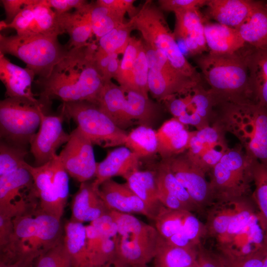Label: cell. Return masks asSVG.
Masks as SVG:
<instances>
[{"mask_svg": "<svg viewBox=\"0 0 267 267\" xmlns=\"http://www.w3.org/2000/svg\"><path fill=\"white\" fill-rule=\"evenodd\" d=\"M98 45L88 43L69 50L46 78H38L40 99L46 104L52 99L64 102L88 101L96 104L105 83L94 61Z\"/></svg>", "mask_w": 267, "mask_h": 267, "instance_id": "1", "label": "cell"}, {"mask_svg": "<svg viewBox=\"0 0 267 267\" xmlns=\"http://www.w3.org/2000/svg\"><path fill=\"white\" fill-rule=\"evenodd\" d=\"M248 45L232 53L209 52L197 56L195 62L209 86L217 105L222 103L252 102L247 62Z\"/></svg>", "mask_w": 267, "mask_h": 267, "instance_id": "2", "label": "cell"}, {"mask_svg": "<svg viewBox=\"0 0 267 267\" xmlns=\"http://www.w3.org/2000/svg\"><path fill=\"white\" fill-rule=\"evenodd\" d=\"M213 123L234 135L249 158L267 166V107L253 102L222 103Z\"/></svg>", "mask_w": 267, "mask_h": 267, "instance_id": "3", "label": "cell"}, {"mask_svg": "<svg viewBox=\"0 0 267 267\" xmlns=\"http://www.w3.org/2000/svg\"><path fill=\"white\" fill-rule=\"evenodd\" d=\"M13 222V234L7 246L0 251V258L38 257L63 236L61 220L40 210L18 216Z\"/></svg>", "mask_w": 267, "mask_h": 267, "instance_id": "4", "label": "cell"}, {"mask_svg": "<svg viewBox=\"0 0 267 267\" xmlns=\"http://www.w3.org/2000/svg\"><path fill=\"white\" fill-rule=\"evenodd\" d=\"M135 30L143 41L154 49L162 51L173 66L182 74L202 82L201 75L191 64L179 48L163 11L152 0H146L134 17Z\"/></svg>", "mask_w": 267, "mask_h": 267, "instance_id": "5", "label": "cell"}, {"mask_svg": "<svg viewBox=\"0 0 267 267\" xmlns=\"http://www.w3.org/2000/svg\"><path fill=\"white\" fill-rule=\"evenodd\" d=\"M57 35L5 36L0 34V53L14 56L26 64L38 78H46L69 50Z\"/></svg>", "mask_w": 267, "mask_h": 267, "instance_id": "6", "label": "cell"}, {"mask_svg": "<svg viewBox=\"0 0 267 267\" xmlns=\"http://www.w3.org/2000/svg\"><path fill=\"white\" fill-rule=\"evenodd\" d=\"M109 213L118 226L117 257L132 267L147 266L154 259L162 236L155 227L132 214Z\"/></svg>", "mask_w": 267, "mask_h": 267, "instance_id": "7", "label": "cell"}, {"mask_svg": "<svg viewBox=\"0 0 267 267\" xmlns=\"http://www.w3.org/2000/svg\"><path fill=\"white\" fill-rule=\"evenodd\" d=\"M46 104L29 99L6 97L0 102L1 140L26 146L38 131Z\"/></svg>", "mask_w": 267, "mask_h": 267, "instance_id": "8", "label": "cell"}, {"mask_svg": "<svg viewBox=\"0 0 267 267\" xmlns=\"http://www.w3.org/2000/svg\"><path fill=\"white\" fill-rule=\"evenodd\" d=\"M61 113L73 120L93 145L103 148L125 145L128 133L118 127L97 104L88 101L64 102Z\"/></svg>", "mask_w": 267, "mask_h": 267, "instance_id": "9", "label": "cell"}, {"mask_svg": "<svg viewBox=\"0 0 267 267\" xmlns=\"http://www.w3.org/2000/svg\"><path fill=\"white\" fill-rule=\"evenodd\" d=\"M215 201L228 202L247 196L252 181L250 163L241 151L226 152L208 173Z\"/></svg>", "mask_w": 267, "mask_h": 267, "instance_id": "10", "label": "cell"}, {"mask_svg": "<svg viewBox=\"0 0 267 267\" xmlns=\"http://www.w3.org/2000/svg\"><path fill=\"white\" fill-rule=\"evenodd\" d=\"M39 209L33 178L27 169L0 176V214L14 218Z\"/></svg>", "mask_w": 267, "mask_h": 267, "instance_id": "11", "label": "cell"}, {"mask_svg": "<svg viewBox=\"0 0 267 267\" xmlns=\"http://www.w3.org/2000/svg\"><path fill=\"white\" fill-rule=\"evenodd\" d=\"M58 154L61 163L69 176L80 183L95 178L97 163L93 144L76 128Z\"/></svg>", "mask_w": 267, "mask_h": 267, "instance_id": "12", "label": "cell"}, {"mask_svg": "<svg viewBox=\"0 0 267 267\" xmlns=\"http://www.w3.org/2000/svg\"><path fill=\"white\" fill-rule=\"evenodd\" d=\"M188 192L199 210L214 204L210 182L206 174L189 158L186 151L163 160Z\"/></svg>", "mask_w": 267, "mask_h": 267, "instance_id": "13", "label": "cell"}, {"mask_svg": "<svg viewBox=\"0 0 267 267\" xmlns=\"http://www.w3.org/2000/svg\"><path fill=\"white\" fill-rule=\"evenodd\" d=\"M64 116L44 113L39 128L30 142V152L35 166H42L53 159L56 151L69 139L70 134L63 128Z\"/></svg>", "mask_w": 267, "mask_h": 267, "instance_id": "14", "label": "cell"}, {"mask_svg": "<svg viewBox=\"0 0 267 267\" xmlns=\"http://www.w3.org/2000/svg\"><path fill=\"white\" fill-rule=\"evenodd\" d=\"M7 28L14 29L16 34L21 36H59L63 34L58 24L57 13L43 3L42 0H34L25 6L7 25Z\"/></svg>", "mask_w": 267, "mask_h": 267, "instance_id": "15", "label": "cell"}, {"mask_svg": "<svg viewBox=\"0 0 267 267\" xmlns=\"http://www.w3.org/2000/svg\"><path fill=\"white\" fill-rule=\"evenodd\" d=\"M173 32L176 41L182 42L189 54L196 57L208 51L204 23L206 20L199 8L176 12Z\"/></svg>", "mask_w": 267, "mask_h": 267, "instance_id": "16", "label": "cell"}, {"mask_svg": "<svg viewBox=\"0 0 267 267\" xmlns=\"http://www.w3.org/2000/svg\"><path fill=\"white\" fill-rule=\"evenodd\" d=\"M99 195L109 211L130 214L137 213L151 219L144 203L129 187L127 183H120L112 178L101 183Z\"/></svg>", "mask_w": 267, "mask_h": 267, "instance_id": "17", "label": "cell"}, {"mask_svg": "<svg viewBox=\"0 0 267 267\" xmlns=\"http://www.w3.org/2000/svg\"><path fill=\"white\" fill-rule=\"evenodd\" d=\"M25 168L33 177L40 210L61 220L65 207L60 201L53 181L51 160L40 166L26 163Z\"/></svg>", "mask_w": 267, "mask_h": 267, "instance_id": "18", "label": "cell"}, {"mask_svg": "<svg viewBox=\"0 0 267 267\" xmlns=\"http://www.w3.org/2000/svg\"><path fill=\"white\" fill-rule=\"evenodd\" d=\"M36 76L32 70L12 63L0 53V79L5 88L6 97H17L39 102L32 91V83Z\"/></svg>", "mask_w": 267, "mask_h": 267, "instance_id": "19", "label": "cell"}, {"mask_svg": "<svg viewBox=\"0 0 267 267\" xmlns=\"http://www.w3.org/2000/svg\"><path fill=\"white\" fill-rule=\"evenodd\" d=\"M258 0H208L203 14L206 19L236 29L248 17Z\"/></svg>", "mask_w": 267, "mask_h": 267, "instance_id": "20", "label": "cell"}, {"mask_svg": "<svg viewBox=\"0 0 267 267\" xmlns=\"http://www.w3.org/2000/svg\"><path fill=\"white\" fill-rule=\"evenodd\" d=\"M139 158L126 146L110 151L105 159L97 163L95 179L92 182L94 187L116 176L123 178L131 172L138 169Z\"/></svg>", "mask_w": 267, "mask_h": 267, "instance_id": "21", "label": "cell"}, {"mask_svg": "<svg viewBox=\"0 0 267 267\" xmlns=\"http://www.w3.org/2000/svg\"><path fill=\"white\" fill-rule=\"evenodd\" d=\"M71 221L83 223L95 220L110 211L106 207L92 182L81 183L73 197Z\"/></svg>", "mask_w": 267, "mask_h": 267, "instance_id": "22", "label": "cell"}, {"mask_svg": "<svg viewBox=\"0 0 267 267\" xmlns=\"http://www.w3.org/2000/svg\"><path fill=\"white\" fill-rule=\"evenodd\" d=\"M177 118L165 122L157 131V153L162 160L180 154L188 149L190 132Z\"/></svg>", "mask_w": 267, "mask_h": 267, "instance_id": "23", "label": "cell"}, {"mask_svg": "<svg viewBox=\"0 0 267 267\" xmlns=\"http://www.w3.org/2000/svg\"><path fill=\"white\" fill-rule=\"evenodd\" d=\"M204 33L208 52L216 55L232 54L246 45L236 29L206 20Z\"/></svg>", "mask_w": 267, "mask_h": 267, "instance_id": "24", "label": "cell"}, {"mask_svg": "<svg viewBox=\"0 0 267 267\" xmlns=\"http://www.w3.org/2000/svg\"><path fill=\"white\" fill-rule=\"evenodd\" d=\"M90 2L85 8L72 12L57 14L59 27L63 34L67 33L69 40L66 46L69 50L81 47L88 43L92 34L89 12Z\"/></svg>", "mask_w": 267, "mask_h": 267, "instance_id": "25", "label": "cell"}, {"mask_svg": "<svg viewBox=\"0 0 267 267\" xmlns=\"http://www.w3.org/2000/svg\"><path fill=\"white\" fill-rule=\"evenodd\" d=\"M236 29L246 44L267 50V1L258 0L248 17Z\"/></svg>", "mask_w": 267, "mask_h": 267, "instance_id": "26", "label": "cell"}, {"mask_svg": "<svg viewBox=\"0 0 267 267\" xmlns=\"http://www.w3.org/2000/svg\"><path fill=\"white\" fill-rule=\"evenodd\" d=\"M130 189L145 203L154 220L164 206L158 198V185L156 171H134L124 177Z\"/></svg>", "mask_w": 267, "mask_h": 267, "instance_id": "27", "label": "cell"}, {"mask_svg": "<svg viewBox=\"0 0 267 267\" xmlns=\"http://www.w3.org/2000/svg\"><path fill=\"white\" fill-rule=\"evenodd\" d=\"M247 62L252 101L267 107V50L249 46Z\"/></svg>", "mask_w": 267, "mask_h": 267, "instance_id": "28", "label": "cell"}, {"mask_svg": "<svg viewBox=\"0 0 267 267\" xmlns=\"http://www.w3.org/2000/svg\"><path fill=\"white\" fill-rule=\"evenodd\" d=\"M63 240L73 267H92L88 257L83 223L67 221L63 226Z\"/></svg>", "mask_w": 267, "mask_h": 267, "instance_id": "29", "label": "cell"}, {"mask_svg": "<svg viewBox=\"0 0 267 267\" xmlns=\"http://www.w3.org/2000/svg\"><path fill=\"white\" fill-rule=\"evenodd\" d=\"M125 101V90L109 81L105 83L96 104L118 127L125 130L129 127L124 115Z\"/></svg>", "mask_w": 267, "mask_h": 267, "instance_id": "30", "label": "cell"}, {"mask_svg": "<svg viewBox=\"0 0 267 267\" xmlns=\"http://www.w3.org/2000/svg\"><path fill=\"white\" fill-rule=\"evenodd\" d=\"M225 131L216 123L201 129L190 132L186 152L191 159L199 157L207 150L217 147H228Z\"/></svg>", "mask_w": 267, "mask_h": 267, "instance_id": "31", "label": "cell"}, {"mask_svg": "<svg viewBox=\"0 0 267 267\" xmlns=\"http://www.w3.org/2000/svg\"><path fill=\"white\" fill-rule=\"evenodd\" d=\"M197 248H182L170 245L162 237L154 267H186L197 264Z\"/></svg>", "mask_w": 267, "mask_h": 267, "instance_id": "32", "label": "cell"}, {"mask_svg": "<svg viewBox=\"0 0 267 267\" xmlns=\"http://www.w3.org/2000/svg\"><path fill=\"white\" fill-rule=\"evenodd\" d=\"M125 93L124 115L128 126L134 121H139L141 125L147 126L146 124L153 119L156 113V105L149 98L135 91L125 90Z\"/></svg>", "mask_w": 267, "mask_h": 267, "instance_id": "33", "label": "cell"}, {"mask_svg": "<svg viewBox=\"0 0 267 267\" xmlns=\"http://www.w3.org/2000/svg\"><path fill=\"white\" fill-rule=\"evenodd\" d=\"M89 12L92 34L98 41L124 23V19L126 14L100 5L96 1L90 2Z\"/></svg>", "mask_w": 267, "mask_h": 267, "instance_id": "34", "label": "cell"}, {"mask_svg": "<svg viewBox=\"0 0 267 267\" xmlns=\"http://www.w3.org/2000/svg\"><path fill=\"white\" fill-rule=\"evenodd\" d=\"M124 145L139 158L157 153V131L148 126L140 125L128 133Z\"/></svg>", "mask_w": 267, "mask_h": 267, "instance_id": "35", "label": "cell"}, {"mask_svg": "<svg viewBox=\"0 0 267 267\" xmlns=\"http://www.w3.org/2000/svg\"><path fill=\"white\" fill-rule=\"evenodd\" d=\"M251 176L255 187L251 197L267 230V166L252 160Z\"/></svg>", "mask_w": 267, "mask_h": 267, "instance_id": "36", "label": "cell"}, {"mask_svg": "<svg viewBox=\"0 0 267 267\" xmlns=\"http://www.w3.org/2000/svg\"><path fill=\"white\" fill-rule=\"evenodd\" d=\"M134 29V17L115 28L98 40V49L109 54L124 53Z\"/></svg>", "mask_w": 267, "mask_h": 267, "instance_id": "37", "label": "cell"}, {"mask_svg": "<svg viewBox=\"0 0 267 267\" xmlns=\"http://www.w3.org/2000/svg\"><path fill=\"white\" fill-rule=\"evenodd\" d=\"M156 172L158 184L178 198L190 212L200 211L188 192L173 174L165 160H162Z\"/></svg>", "mask_w": 267, "mask_h": 267, "instance_id": "38", "label": "cell"}, {"mask_svg": "<svg viewBox=\"0 0 267 267\" xmlns=\"http://www.w3.org/2000/svg\"><path fill=\"white\" fill-rule=\"evenodd\" d=\"M247 196L239 199L237 202L236 210L224 235L218 238L219 248L228 243L238 234L249 222L257 211Z\"/></svg>", "mask_w": 267, "mask_h": 267, "instance_id": "39", "label": "cell"}, {"mask_svg": "<svg viewBox=\"0 0 267 267\" xmlns=\"http://www.w3.org/2000/svg\"><path fill=\"white\" fill-rule=\"evenodd\" d=\"M186 210H173L163 206L155 218V227L159 234L167 239L182 232L188 214Z\"/></svg>", "mask_w": 267, "mask_h": 267, "instance_id": "40", "label": "cell"}, {"mask_svg": "<svg viewBox=\"0 0 267 267\" xmlns=\"http://www.w3.org/2000/svg\"><path fill=\"white\" fill-rule=\"evenodd\" d=\"M216 203L209 213L206 230L217 239L226 232L229 222L235 213L237 201Z\"/></svg>", "mask_w": 267, "mask_h": 267, "instance_id": "41", "label": "cell"}, {"mask_svg": "<svg viewBox=\"0 0 267 267\" xmlns=\"http://www.w3.org/2000/svg\"><path fill=\"white\" fill-rule=\"evenodd\" d=\"M142 41V39L132 37L123 54L119 72L115 79L125 90H134L133 70Z\"/></svg>", "mask_w": 267, "mask_h": 267, "instance_id": "42", "label": "cell"}, {"mask_svg": "<svg viewBox=\"0 0 267 267\" xmlns=\"http://www.w3.org/2000/svg\"><path fill=\"white\" fill-rule=\"evenodd\" d=\"M28 154L26 146L10 143L1 140L0 143V176L25 168V158Z\"/></svg>", "mask_w": 267, "mask_h": 267, "instance_id": "43", "label": "cell"}, {"mask_svg": "<svg viewBox=\"0 0 267 267\" xmlns=\"http://www.w3.org/2000/svg\"><path fill=\"white\" fill-rule=\"evenodd\" d=\"M34 267H73L63 236L54 246L36 258Z\"/></svg>", "mask_w": 267, "mask_h": 267, "instance_id": "44", "label": "cell"}, {"mask_svg": "<svg viewBox=\"0 0 267 267\" xmlns=\"http://www.w3.org/2000/svg\"><path fill=\"white\" fill-rule=\"evenodd\" d=\"M142 43L136 57L133 70L134 90L149 98L148 65L144 42Z\"/></svg>", "mask_w": 267, "mask_h": 267, "instance_id": "45", "label": "cell"}, {"mask_svg": "<svg viewBox=\"0 0 267 267\" xmlns=\"http://www.w3.org/2000/svg\"><path fill=\"white\" fill-rule=\"evenodd\" d=\"M208 0H159V7L163 11H182L205 6Z\"/></svg>", "mask_w": 267, "mask_h": 267, "instance_id": "46", "label": "cell"}, {"mask_svg": "<svg viewBox=\"0 0 267 267\" xmlns=\"http://www.w3.org/2000/svg\"><path fill=\"white\" fill-rule=\"evenodd\" d=\"M109 212L92 221L90 224L96 228L104 237L116 239L118 235V226Z\"/></svg>", "mask_w": 267, "mask_h": 267, "instance_id": "47", "label": "cell"}, {"mask_svg": "<svg viewBox=\"0 0 267 267\" xmlns=\"http://www.w3.org/2000/svg\"><path fill=\"white\" fill-rule=\"evenodd\" d=\"M197 264L198 267H229L228 260L223 256L210 253L200 245L197 249Z\"/></svg>", "mask_w": 267, "mask_h": 267, "instance_id": "48", "label": "cell"}, {"mask_svg": "<svg viewBox=\"0 0 267 267\" xmlns=\"http://www.w3.org/2000/svg\"><path fill=\"white\" fill-rule=\"evenodd\" d=\"M42 2L58 14L68 12L73 8L75 10L83 9L89 3L85 0H42Z\"/></svg>", "mask_w": 267, "mask_h": 267, "instance_id": "49", "label": "cell"}, {"mask_svg": "<svg viewBox=\"0 0 267 267\" xmlns=\"http://www.w3.org/2000/svg\"><path fill=\"white\" fill-rule=\"evenodd\" d=\"M86 233L87 249L89 260L91 265L92 261L104 237L96 228L90 224L86 226Z\"/></svg>", "mask_w": 267, "mask_h": 267, "instance_id": "50", "label": "cell"}, {"mask_svg": "<svg viewBox=\"0 0 267 267\" xmlns=\"http://www.w3.org/2000/svg\"><path fill=\"white\" fill-rule=\"evenodd\" d=\"M134 0H97L96 2L119 12L126 14L128 13L130 19L134 17L139 9L134 6Z\"/></svg>", "mask_w": 267, "mask_h": 267, "instance_id": "51", "label": "cell"}, {"mask_svg": "<svg viewBox=\"0 0 267 267\" xmlns=\"http://www.w3.org/2000/svg\"><path fill=\"white\" fill-rule=\"evenodd\" d=\"M34 0H1L5 14L4 21L10 24L25 6Z\"/></svg>", "mask_w": 267, "mask_h": 267, "instance_id": "52", "label": "cell"}, {"mask_svg": "<svg viewBox=\"0 0 267 267\" xmlns=\"http://www.w3.org/2000/svg\"><path fill=\"white\" fill-rule=\"evenodd\" d=\"M158 198L160 203L166 208L173 210L189 211L186 206L178 198L170 193L158 184Z\"/></svg>", "mask_w": 267, "mask_h": 267, "instance_id": "53", "label": "cell"}, {"mask_svg": "<svg viewBox=\"0 0 267 267\" xmlns=\"http://www.w3.org/2000/svg\"><path fill=\"white\" fill-rule=\"evenodd\" d=\"M266 250L260 251L244 258L228 260L229 267H262Z\"/></svg>", "mask_w": 267, "mask_h": 267, "instance_id": "54", "label": "cell"}, {"mask_svg": "<svg viewBox=\"0 0 267 267\" xmlns=\"http://www.w3.org/2000/svg\"><path fill=\"white\" fill-rule=\"evenodd\" d=\"M13 218L0 214V250L8 245L14 230Z\"/></svg>", "mask_w": 267, "mask_h": 267, "instance_id": "55", "label": "cell"}, {"mask_svg": "<svg viewBox=\"0 0 267 267\" xmlns=\"http://www.w3.org/2000/svg\"><path fill=\"white\" fill-rule=\"evenodd\" d=\"M37 257L24 256L14 258H0V267H34Z\"/></svg>", "mask_w": 267, "mask_h": 267, "instance_id": "56", "label": "cell"}, {"mask_svg": "<svg viewBox=\"0 0 267 267\" xmlns=\"http://www.w3.org/2000/svg\"><path fill=\"white\" fill-rule=\"evenodd\" d=\"M165 240L170 245L179 247L195 248L198 246L193 244L183 232L177 233Z\"/></svg>", "mask_w": 267, "mask_h": 267, "instance_id": "57", "label": "cell"}, {"mask_svg": "<svg viewBox=\"0 0 267 267\" xmlns=\"http://www.w3.org/2000/svg\"><path fill=\"white\" fill-rule=\"evenodd\" d=\"M118 55L117 54L112 55L103 77L105 82L111 81L113 78L115 79L119 72L121 60L118 59Z\"/></svg>", "mask_w": 267, "mask_h": 267, "instance_id": "58", "label": "cell"}, {"mask_svg": "<svg viewBox=\"0 0 267 267\" xmlns=\"http://www.w3.org/2000/svg\"><path fill=\"white\" fill-rule=\"evenodd\" d=\"M98 267H132L129 265L125 263L117 256H116L113 260L110 261L107 263Z\"/></svg>", "mask_w": 267, "mask_h": 267, "instance_id": "59", "label": "cell"}, {"mask_svg": "<svg viewBox=\"0 0 267 267\" xmlns=\"http://www.w3.org/2000/svg\"><path fill=\"white\" fill-rule=\"evenodd\" d=\"M7 24L4 21V20L0 21V30H2L7 28Z\"/></svg>", "mask_w": 267, "mask_h": 267, "instance_id": "60", "label": "cell"}, {"mask_svg": "<svg viewBox=\"0 0 267 267\" xmlns=\"http://www.w3.org/2000/svg\"><path fill=\"white\" fill-rule=\"evenodd\" d=\"M262 267H267V248L263 261Z\"/></svg>", "mask_w": 267, "mask_h": 267, "instance_id": "61", "label": "cell"}, {"mask_svg": "<svg viewBox=\"0 0 267 267\" xmlns=\"http://www.w3.org/2000/svg\"><path fill=\"white\" fill-rule=\"evenodd\" d=\"M198 267V266H197V264H196L195 265H192V266H189V267Z\"/></svg>", "mask_w": 267, "mask_h": 267, "instance_id": "62", "label": "cell"}, {"mask_svg": "<svg viewBox=\"0 0 267 267\" xmlns=\"http://www.w3.org/2000/svg\"><path fill=\"white\" fill-rule=\"evenodd\" d=\"M135 267H147V266H144Z\"/></svg>", "mask_w": 267, "mask_h": 267, "instance_id": "63", "label": "cell"}]
</instances>
